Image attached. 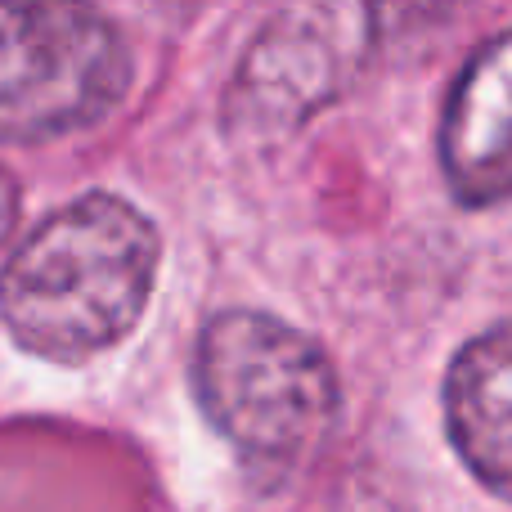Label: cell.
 I'll list each match as a JSON object with an SVG mask.
<instances>
[{
	"instance_id": "obj_1",
	"label": "cell",
	"mask_w": 512,
	"mask_h": 512,
	"mask_svg": "<svg viewBox=\"0 0 512 512\" xmlns=\"http://www.w3.org/2000/svg\"><path fill=\"white\" fill-rule=\"evenodd\" d=\"M158 225L104 189L50 212L0 270V319L27 355L86 364L135 333L158 283Z\"/></svg>"
},
{
	"instance_id": "obj_2",
	"label": "cell",
	"mask_w": 512,
	"mask_h": 512,
	"mask_svg": "<svg viewBox=\"0 0 512 512\" xmlns=\"http://www.w3.org/2000/svg\"><path fill=\"white\" fill-rule=\"evenodd\" d=\"M194 391L243 472L270 486L315 459L342 405L324 346L265 310L207 319L194 346Z\"/></svg>"
},
{
	"instance_id": "obj_3",
	"label": "cell",
	"mask_w": 512,
	"mask_h": 512,
	"mask_svg": "<svg viewBox=\"0 0 512 512\" xmlns=\"http://www.w3.org/2000/svg\"><path fill=\"white\" fill-rule=\"evenodd\" d=\"M131 81V45L95 0H0V144L90 131Z\"/></svg>"
},
{
	"instance_id": "obj_4",
	"label": "cell",
	"mask_w": 512,
	"mask_h": 512,
	"mask_svg": "<svg viewBox=\"0 0 512 512\" xmlns=\"http://www.w3.org/2000/svg\"><path fill=\"white\" fill-rule=\"evenodd\" d=\"M364 0H288L265 18L225 90V126L243 140H288L324 113L364 59Z\"/></svg>"
},
{
	"instance_id": "obj_5",
	"label": "cell",
	"mask_w": 512,
	"mask_h": 512,
	"mask_svg": "<svg viewBox=\"0 0 512 512\" xmlns=\"http://www.w3.org/2000/svg\"><path fill=\"white\" fill-rule=\"evenodd\" d=\"M436 149L454 203L486 212L512 198V27L481 41L459 68Z\"/></svg>"
},
{
	"instance_id": "obj_6",
	"label": "cell",
	"mask_w": 512,
	"mask_h": 512,
	"mask_svg": "<svg viewBox=\"0 0 512 512\" xmlns=\"http://www.w3.org/2000/svg\"><path fill=\"white\" fill-rule=\"evenodd\" d=\"M441 400L445 432L463 468L512 504V319L459 346Z\"/></svg>"
},
{
	"instance_id": "obj_7",
	"label": "cell",
	"mask_w": 512,
	"mask_h": 512,
	"mask_svg": "<svg viewBox=\"0 0 512 512\" xmlns=\"http://www.w3.org/2000/svg\"><path fill=\"white\" fill-rule=\"evenodd\" d=\"M14 221H18V180L0 167V248L14 234Z\"/></svg>"
}]
</instances>
